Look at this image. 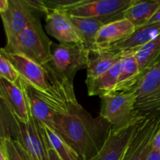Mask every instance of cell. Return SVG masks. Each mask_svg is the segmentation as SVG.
Here are the masks:
<instances>
[{
    "mask_svg": "<svg viewBox=\"0 0 160 160\" xmlns=\"http://www.w3.org/2000/svg\"><path fill=\"white\" fill-rule=\"evenodd\" d=\"M90 52L82 43H59L52 45L51 59L46 63L56 74L73 83L75 75L87 67Z\"/></svg>",
    "mask_w": 160,
    "mask_h": 160,
    "instance_id": "cell-4",
    "label": "cell"
},
{
    "mask_svg": "<svg viewBox=\"0 0 160 160\" xmlns=\"http://www.w3.org/2000/svg\"><path fill=\"white\" fill-rule=\"evenodd\" d=\"M52 43L47 37L40 20L37 17L12 38L6 40V45L1 50L23 55L44 66L51 59Z\"/></svg>",
    "mask_w": 160,
    "mask_h": 160,
    "instance_id": "cell-3",
    "label": "cell"
},
{
    "mask_svg": "<svg viewBox=\"0 0 160 160\" xmlns=\"http://www.w3.org/2000/svg\"><path fill=\"white\" fill-rule=\"evenodd\" d=\"M159 9L160 0H139L125 12L124 18L129 20L137 28L148 23Z\"/></svg>",
    "mask_w": 160,
    "mask_h": 160,
    "instance_id": "cell-21",
    "label": "cell"
},
{
    "mask_svg": "<svg viewBox=\"0 0 160 160\" xmlns=\"http://www.w3.org/2000/svg\"><path fill=\"white\" fill-rule=\"evenodd\" d=\"M19 84L24 92L30 115L32 116L41 125H46L53 129L54 112L52 109L41 96L37 89L22 78H20Z\"/></svg>",
    "mask_w": 160,
    "mask_h": 160,
    "instance_id": "cell-13",
    "label": "cell"
},
{
    "mask_svg": "<svg viewBox=\"0 0 160 160\" xmlns=\"http://www.w3.org/2000/svg\"><path fill=\"white\" fill-rule=\"evenodd\" d=\"M92 56V55H91ZM93 57L89 59L87 67V77L85 83L92 82L102 75L110 70L117 62L121 59L122 51L117 49L102 50L96 54H93Z\"/></svg>",
    "mask_w": 160,
    "mask_h": 160,
    "instance_id": "cell-18",
    "label": "cell"
},
{
    "mask_svg": "<svg viewBox=\"0 0 160 160\" xmlns=\"http://www.w3.org/2000/svg\"><path fill=\"white\" fill-rule=\"evenodd\" d=\"M147 160H160V152L153 148Z\"/></svg>",
    "mask_w": 160,
    "mask_h": 160,
    "instance_id": "cell-29",
    "label": "cell"
},
{
    "mask_svg": "<svg viewBox=\"0 0 160 160\" xmlns=\"http://www.w3.org/2000/svg\"><path fill=\"white\" fill-rule=\"evenodd\" d=\"M48 160H62L58 156L57 153L52 148H48Z\"/></svg>",
    "mask_w": 160,
    "mask_h": 160,
    "instance_id": "cell-30",
    "label": "cell"
},
{
    "mask_svg": "<svg viewBox=\"0 0 160 160\" xmlns=\"http://www.w3.org/2000/svg\"><path fill=\"white\" fill-rule=\"evenodd\" d=\"M84 0H43V2L48 12L54 10H65L74 6Z\"/></svg>",
    "mask_w": 160,
    "mask_h": 160,
    "instance_id": "cell-26",
    "label": "cell"
},
{
    "mask_svg": "<svg viewBox=\"0 0 160 160\" xmlns=\"http://www.w3.org/2000/svg\"><path fill=\"white\" fill-rule=\"evenodd\" d=\"M43 129L48 148L54 150L62 160H81L76 152L56 132L46 125H41Z\"/></svg>",
    "mask_w": 160,
    "mask_h": 160,
    "instance_id": "cell-22",
    "label": "cell"
},
{
    "mask_svg": "<svg viewBox=\"0 0 160 160\" xmlns=\"http://www.w3.org/2000/svg\"><path fill=\"white\" fill-rule=\"evenodd\" d=\"M160 129V115L145 119L133 135L122 160H147L153 149V140Z\"/></svg>",
    "mask_w": 160,
    "mask_h": 160,
    "instance_id": "cell-8",
    "label": "cell"
},
{
    "mask_svg": "<svg viewBox=\"0 0 160 160\" xmlns=\"http://www.w3.org/2000/svg\"><path fill=\"white\" fill-rule=\"evenodd\" d=\"M9 0H0V12H3L6 11L8 7Z\"/></svg>",
    "mask_w": 160,
    "mask_h": 160,
    "instance_id": "cell-32",
    "label": "cell"
},
{
    "mask_svg": "<svg viewBox=\"0 0 160 160\" xmlns=\"http://www.w3.org/2000/svg\"><path fill=\"white\" fill-rule=\"evenodd\" d=\"M157 22H160V9L156 12V14H155V15L152 17L151 20L148 21V23H157Z\"/></svg>",
    "mask_w": 160,
    "mask_h": 160,
    "instance_id": "cell-31",
    "label": "cell"
},
{
    "mask_svg": "<svg viewBox=\"0 0 160 160\" xmlns=\"http://www.w3.org/2000/svg\"><path fill=\"white\" fill-rule=\"evenodd\" d=\"M153 148L160 152V129L156 133L153 140Z\"/></svg>",
    "mask_w": 160,
    "mask_h": 160,
    "instance_id": "cell-28",
    "label": "cell"
},
{
    "mask_svg": "<svg viewBox=\"0 0 160 160\" xmlns=\"http://www.w3.org/2000/svg\"><path fill=\"white\" fill-rule=\"evenodd\" d=\"M0 78L16 84H18L20 78V74L12 62L2 52H0Z\"/></svg>",
    "mask_w": 160,
    "mask_h": 160,
    "instance_id": "cell-25",
    "label": "cell"
},
{
    "mask_svg": "<svg viewBox=\"0 0 160 160\" xmlns=\"http://www.w3.org/2000/svg\"><path fill=\"white\" fill-rule=\"evenodd\" d=\"M30 7L32 8L34 11L40 12L42 13L45 14V16L48 13V9L45 6L43 0H23Z\"/></svg>",
    "mask_w": 160,
    "mask_h": 160,
    "instance_id": "cell-27",
    "label": "cell"
},
{
    "mask_svg": "<svg viewBox=\"0 0 160 160\" xmlns=\"http://www.w3.org/2000/svg\"><path fill=\"white\" fill-rule=\"evenodd\" d=\"M50 88L37 89L54 112L53 130L76 152L81 160H89L106 142L111 125L98 116L94 118L78 102L73 83L45 66Z\"/></svg>",
    "mask_w": 160,
    "mask_h": 160,
    "instance_id": "cell-1",
    "label": "cell"
},
{
    "mask_svg": "<svg viewBox=\"0 0 160 160\" xmlns=\"http://www.w3.org/2000/svg\"><path fill=\"white\" fill-rule=\"evenodd\" d=\"M34 12L23 0H9L7 9L0 12L6 40L12 38L37 18Z\"/></svg>",
    "mask_w": 160,
    "mask_h": 160,
    "instance_id": "cell-10",
    "label": "cell"
},
{
    "mask_svg": "<svg viewBox=\"0 0 160 160\" xmlns=\"http://www.w3.org/2000/svg\"><path fill=\"white\" fill-rule=\"evenodd\" d=\"M9 138L17 141L31 160H48V146L40 123L32 116L28 122L20 120L0 99V140Z\"/></svg>",
    "mask_w": 160,
    "mask_h": 160,
    "instance_id": "cell-2",
    "label": "cell"
},
{
    "mask_svg": "<svg viewBox=\"0 0 160 160\" xmlns=\"http://www.w3.org/2000/svg\"><path fill=\"white\" fill-rule=\"evenodd\" d=\"M160 34V22L146 23L137 28L132 34L109 48L120 51H138L141 47Z\"/></svg>",
    "mask_w": 160,
    "mask_h": 160,
    "instance_id": "cell-17",
    "label": "cell"
},
{
    "mask_svg": "<svg viewBox=\"0 0 160 160\" xmlns=\"http://www.w3.org/2000/svg\"><path fill=\"white\" fill-rule=\"evenodd\" d=\"M135 102L136 95L132 90L105 95L101 98L99 116L107 120L113 129L124 128L143 118L136 113Z\"/></svg>",
    "mask_w": 160,
    "mask_h": 160,
    "instance_id": "cell-6",
    "label": "cell"
},
{
    "mask_svg": "<svg viewBox=\"0 0 160 160\" xmlns=\"http://www.w3.org/2000/svg\"><path fill=\"white\" fill-rule=\"evenodd\" d=\"M141 73L160 61V34L135 52Z\"/></svg>",
    "mask_w": 160,
    "mask_h": 160,
    "instance_id": "cell-23",
    "label": "cell"
},
{
    "mask_svg": "<svg viewBox=\"0 0 160 160\" xmlns=\"http://www.w3.org/2000/svg\"><path fill=\"white\" fill-rule=\"evenodd\" d=\"M132 4V0H84L63 11L70 16L100 19L107 24L124 18Z\"/></svg>",
    "mask_w": 160,
    "mask_h": 160,
    "instance_id": "cell-7",
    "label": "cell"
},
{
    "mask_svg": "<svg viewBox=\"0 0 160 160\" xmlns=\"http://www.w3.org/2000/svg\"><path fill=\"white\" fill-rule=\"evenodd\" d=\"M136 29L135 26L126 18L105 24L98 31L96 45L99 52L108 49L120 41L126 38Z\"/></svg>",
    "mask_w": 160,
    "mask_h": 160,
    "instance_id": "cell-14",
    "label": "cell"
},
{
    "mask_svg": "<svg viewBox=\"0 0 160 160\" xmlns=\"http://www.w3.org/2000/svg\"><path fill=\"white\" fill-rule=\"evenodd\" d=\"M132 91L138 117L147 119L160 115V61L142 72Z\"/></svg>",
    "mask_w": 160,
    "mask_h": 160,
    "instance_id": "cell-5",
    "label": "cell"
},
{
    "mask_svg": "<svg viewBox=\"0 0 160 160\" xmlns=\"http://www.w3.org/2000/svg\"><path fill=\"white\" fill-rule=\"evenodd\" d=\"M121 69V59L117 62L110 70L92 82L86 84L88 93L90 96H99L100 98L109 94L115 93Z\"/></svg>",
    "mask_w": 160,
    "mask_h": 160,
    "instance_id": "cell-20",
    "label": "cell"
},
{
    "mask_svg": "<svg viewBox=\"0 0 160 160\" xmlns=\"http://www.w3.org/2000/svg\"><path fill=\"white\" fill-rule=\"evenodd\" d=\"M0 99L4 101L20 120L29 121V108L24 92L19 83L16 84L0 78Z\"/></svg>",
    "mask_w": 160,
    "mask_h": 160,
    "instance_id": "cell-15",
    "label": "cell"
},
{
    "mask_svg": "<svg viewBox=\"0 0 160 160\" xmlns=\"http://www.w3.org/2000/svg\"><path fill=\"white\" fill-rule=\"evenodd\" d=\"M83 45L90 52V55L98 52L96 45V38L98 31L106 24L103 20L94 17H75L70 16Z\"/></svg>",
    "mask_w": 160,
    "mask_h": 160,
    "instance_id": "cell-16",
    "label": "cell"
},
{
    "mask_svg": "<svg viewBox=\"0 0 160 160\" xmlns=\"http://www.w3.org/2000/svg\"><path fill=\"white\" fill-rule=\"evenodd\" d=\"M6 57L12 62L20 78L40 91H48L50 88L48 73L44 66L37 63L27 56L16 53H9L1 50Z\"/></svg>",
    "mask_w": 160,
    "mask_h": 160,
    "instance_id": "cell-11",
    "label": "cell"
},
{
    "mask_svg": "<svg viewBox=\"0 0 160 160\" xmlns=\"http://www.w3.org/2000/svg\"><path fill=\"white\" fill-rule=\"evenodd\" d=\"M145 119L138 120L120 129L111 128L102 148L89 160H122L131 139Z\"/></svg>",
    "mask_w": 160,
    "mask_h": 160,
    "instance_id": "cell-9",
    "label": "cell"
},
{
    "mask_svg": "<svg viewBox=\"0 0 160 160\" xmlns=\"http://www.w3.org/2000/svg\"><path fill=\"white\" fill-rule=\"evenodd\" d=\"M0 148L4 151L7 160H31L22 145L14 139L0 140Z\"/></svg>",
    "mask_w": 160,
    "mask_h": 160,
    "instance_id": "cell-24",
    "label": "cell"
},
{
    "mask_svg": "<svg viewBox=\"0 0 160 160\" xmlns=\"http://www.w3.org/2000/svg\"><path fill=\"white\" fill-rule=\"evenodd\" d=\"M45 31L59 43H82L70 17L62 10L50 11L45 18Z\"/></svg>",
    "mask_w": 160,
    "mask_h": 160,
    "instance_id": "cell-12",
    "label": "cell"
},
{
    "mask_svg": "<svg viewBox=\"0 0 160 160\" xmlns=\"http://www.w3.org/2000/svg\"><path fill=\"white\" fill-rule=\"evenodd\" d=\"M133 1V4H134V2H138V1H139V0H132Z\"/></svg>",
    "mask_w": 160,
    "mask_h": 160,
    "instance_id": "cell-33",
    "label": "cell"
},
{
    "mask_svg": "<svg viewBox=\"0 0 160 160\" xmlns=\"http://www.w3.org/2000/svg\"><path fill=\"white\" fill-rule=\"evenodd\" d=\"M136 51H123L121 57V69L115 93L132 90L140 78L138 62L135 56Z\"/></svg>",
    "mask_w": 160,
    "mask_h": 160,
    "instance_id": "cell-19",
    "label": "cell"
}]
</instances>
